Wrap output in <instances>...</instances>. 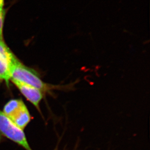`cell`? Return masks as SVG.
I'll use <instances>...</instances> for the list:
<instances>
[{
	"mask_svg": "<svg viewBox=\"0 0 150 150\" xmlns=\"http://www.w3.org/2000/svg\"><path fill=\"white\" fill-rule=\"evenodd\" d=\"M8 117L23 130L28 125L31 120L30 113L24 103Z\"/></svg>",
	"mask_w": 150,
	"mask_h": 150,
	"instance_id": "cell-4",
	"label": "cell"
},
{
	"mask_svg": "<svg viewBox=\"0 0 150 150\" xmlns=\"http://www.w3.org/2000/svg\"><path fill=\"white\" fill-rule=\"evenodd\" d=\"M6 12L3 7H0V40H3V27Z\"/></svg>",
	"mask_w": 150,
	"mask_h": 150,
	"instance_id": "cell-7",
	"label": "cell"
},
{
	"mask_svg": "<svg viewBox=\"0 0 150 150\" xmlns=\"http://www.w3.org/2000/svg\"><path fill=\"white\" fill-rule=\"evenodd\" d=\"M0 78L2 80L6 81V83L8 84L9 81H10V69L6 61L0 57Z\"/></svg>",
	"mask_w": 150,
	"mask_h": 150,
	"instance_id": "cell-6",
	"label": "cell"
},
{
	"mask_svg": "<svg viewBox=\"0 0 150 150\" xmlns=\"http://www.w3.org/2000/svg\"><path fill=\"white\" fill-rule=\"evenodd\" d=\"M0 133L26 150H32L29 145L23 130L18 127L1 110Z\"/></svg>",
	"mask_w": 150,
	"mask_h": 150,
	"instance_id": "cell-2",
	"label": "cell"
},
{
	"mask_svg": "<svg viewBox=\"0 0 150 150\" xmlns=\"http://www.w3.org/2000/svg\"><path fill=\"white\" fill-rule=\"evenodd\" d=\"M1 133H0V142H1Z\"/></svg>",
	"mask_w": 150,
	"mask_h": 150,
	"instance_id": "cell-9",
	"label": "cell"
},
{
	"mask_svg": "<svg viewBox=\"0 0 150 150\" xmlns=\"http://www.w3.org/2000/svg\"><path fill=\"white\" fill-rule=\"evenodd\" d=\"M0 57L6 61L10 67L18 60L14 54L7 47L3 40H0Z\"/></svg>",
	"mask_w": 150,
	"mask_h": 150,
	"instance_id": "cell-5",
	"label": "cell"
},
{
	"mask_svg": "<svg viewBox=\"0 0 150 150\" xmlns=\"http://www.w3.org/2000/svg\"><path fill=\"white\" fill-rule=\"evenodd\" d=\"M1 78H0V81H1Z\"/></svg>",
	"mask_w": 150,
	"mask_h": 150,
	"instance_id": "cell-10",
	"label": "cell"
},
{
	"mask_svg": "<svg viewBox=\"0 0 150 150\" xmlns=\"http://www.w3.org/2000/svg\"><path fill=\"white\" fill-rule=\"evenodd\" d=\"M4 0H0V7H3L4 5Z\"/></svg>",
	"mask_w": 150,
	"mask_h": 150,
	"instance_id": "cell-8",
	"label": "cell"
},
{
	"mask_svg": "<svg viewBox=\"0 0 150 150\" xmlns=\"http://www.w3.org/2000/svg\"><path fill=\"white\" fill-rule=\"evenodd\" d=\"M10 73L11 78L34 86L44 93H50L53 90L69 89L72 88L74 86L72 84L65 86L54 85L45 83L41 80L37 71L24 65L18 60L10 67Z\"/></svg>",
	"mask_w": 150,
	"mask_h": 150,
	"instance_id": "cell-1",
	"label": "cell"
},
{
	"mask_svg": "<svg viewBox=\"0 0 150 150\" xmlns=\"http://www.w3.org/2000/svg\"><path fill=\"white\" fill-rule=\"evenodd\" d=\"M10 81L18 88L21 93L40 112V103L44 97V92L31 85L11 78Z\"/></svg>",
	"mask_w": 150,
	"mask_h": 150,
	"instance_id": "cell-3",
	"label": "cell"
}]
</instances>
